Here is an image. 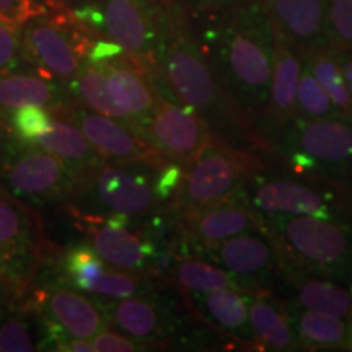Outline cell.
<instances>
[{
	"label": "cell",
	"mask_w": 352,
	"mask_h": 352,
	"mask_svg": "<svg viewBox=\"0 0 352 352\" xmlns=\"http://www.w3.org/2000/svg\"><path fill=\"white\" fill-rule=\"evenodd\" d=\"M2 176L16 197L67 202L76 199L78 183L63 162L34 144H12L2 162Z\"/></svg>",
	"instance_id": "8992f818"
},
{
	"label": "cell",
	"mask_w": 352,
	"mask_h": 352,
	"mask_svg": "<svg viewBox=\"0 0 352 352\" xmlns=\"http://www.w3.org/2000/svg\"><path fill=\"white\" fill-rule=\"evenodd\" d=\"M33 144L56 155L67 166V170L77 179L78 191L104 164L94 145L88 142L85 134L74 122L59 116H54L50 131L39 135Z\"/></svg>",
	"instance_id": "44dd1931"
},
{
	"label": "cell",
	"mask_w": 352,
	"mask_h": 352,
	"mask_svg": "<svg viewBox=\"0 0 352 352\" xmlns=\"http://www.w3.org/2000/svg\"><path fill=\"white\" fill-rule=\"evenodd\" d=\"M108 39L127 54L157 64L162 30V2L157 0H96Z\"/></svg>",
	"instance_id": "4fadbf2b"
},
{
	"label": "cell",
	"mask_w": 352,
	"mask_h": 352,
	"mask_svg": "<svg viewBox=\"0 0 352 352\" xmlns=\"http://www.w3.org/2000/svg\"><path fill=\"white\" fill-rule=\"evenodd\" d=\"M179 219L186 240L202 250L261 227L258 214L240 202L239 196L182 214Z\"/></svg>",
	"instance_id": "e0dca14e"
},
{
	"label": "cell",
	"mask_w": 352,
	"mask_h": 352,
	"mask_svg": "<svg viewBox=\"0 0 352 352\" xmlns=\"http://www.w3.org/2000/svg\"><path fill=\"white\" fill-rule=\"evenodd\" d=\"M39 12L41 8L34 0H0V20L19 28L38 16Z\"/></svg>",
	"instance_id": "d590c367"
},
{
	"label": "cell",
	"mask_w": 352,
	"mask_h": 352,
	"mask_svg": "<svg viewBox=\"0 0 352 352\" xmlns=\"http://www.w3.org/2000/svg\"><path fill=\"white\" fill-rule=\"evenodd\" d=\"M196 305L204 318H208L220 331L233 334L245 344L256 346L250 324L248 296L241 287H226L206 294H195Z\"/></svg>",
	"instance_id": "7402d4cb"
},
{
	"label": "cell",
	"mask_w": 352,
	"mask_h": 352,
	"mask_svg": "<svg viewBox=\"0 0 352 352\" xmlns=\"http://www.w3.org/2000/svg\"><path fill=\"white\" fill-rule=\"evenodd\" d=\"M303 60L341 114L352 121V96L346 85L340 54L331 46H321L303 52Z\"/></svg>",
	"instance_id": "4316f807"
},
{
	"label": "cell",
	"mask_w": 352,
	"mask_h": 352,
	"mask_svg": "<svg viewBox=\"0 0 352 352\" xmlns=\"http://www.w3.org/2000/svg\"><path fill=\"white\" fill-rule=\"evenodd\" d=\"M176 2L189 15L202 16L241 6V3L250 2V0H176Z\"/></svg>",
	"instance_id": "f35d334b"
},
{
	"label": "cell",
	"mask_w": 352,
	"mask_h": 352,
	"mask_svg": "<svg viewBox=\"0 0 352 352\" xmlns=\"http://www.w3.org/2000/svg\"><path fill=\"white\" fill-rule=\"evenodd\" d=\"M197 19L202 25L196 39L215 76L259 129L270 103L277 43V30L266 2L250 0Z\"/></svg>",
	"instance_id": "7a4b0ae2"
},
{
	"label": "cell",
	"mask_w": 352,
	"mask_h": 352,
	"mask_svg": "<svg viewBox=\"0 0 352 352\" xmlns=\"http://www.w3.org/2000/svg\"><path fill=\"white\" fill-rule=\"evenodd\" d=\"M70 212L77 215L78 227L87 233L91 248L108 266L142 272L157 258L153 240L129 228L131 215L108 214L104 219L98 214L80 212L78 209H70Z\"/></svg>",
	"instance_id": "30bf717a"
},
{
	"label": "cell",
	"mask_w": 352,
	"mask_h": 352,
	"mask_svg": "<svg viewBox=\"0 0 352 352\" xmlns=\"http://www.w3.org/2000/svg\"><path fill=\"white\" fill-rule=\"evenodd\" d=\"M287 311V310H285ZM289 321L303 346L344 347L349 346L351 331L347 324L336 316L320 314L308 308L290 307Z\"/></svg>",
	"instance_id": "d4e9b609"
},
{
	"label": "cell",
	"mask_w": 352,
	"mask_h": 352,
	"mask_svg": "<svg viewBox=\"0 0 352 352\" xmlns=\"http://www.w3.org/2000/svg\"><path fill=\"white\" fill-rule=\"evenodd\" d=\"M23 46L26 56L41 69L44 77L70 83L87 59L91 44L67 19L33 16L25 23Z\"/></svg>",
	"instance_id": "52a82bcc"
},
{
	"label": "cell",
	"mask_w": 352,
	"mask_h": 352,
	"mask_svg": "<svg viewBox=\"0 0 352 352\" xmlns=\"http://www.w3.org/2000/svg\"><path fill=\"white\" fill-rule=\"evenodd\" d=\"M109 327L140 342L155 344L170 336L171 323L165 307L148 296L111 298L104 302Z\"/></svg>",
	"instance_id": "d6986e66"
},
{
	"label": "cell",
	"mask_w": 352,
	"mask_h": 352,
	"mask_svg": "<svg viewBox=\"0 0 352 352\" xmlns=\"http://www.w3.org/2000/svg\"><path fill=\"white\" fill-rule=\"evenodd\" d=\"M261 290H246L248 315L256 346L264 349L290 351L300 346L284 307H277Z\"/></svg>",
	"instance_id": "cb8c5ba5"
},
{
	"label": "cell",
	"mask_w": 352,
	"mask_h": 352,
	"mask_svg": "<svg viewBox=\"0 0 352 352\" xmlns=\"http://www.w3.org/2000/svg\"><path fill=\"white\" fill-rule=\"evenodd\" d=\"M10 307V305H8ZM0 310V352H32L43 349L34 338V327L25 311Z\"/></svg>",
	"instance_id": "1f68e13d"
},
{
	"label": "cell",
	"mask_w": 352,
	"mask_h": 352,
	"mask_svg": "<svg viewBox=\"0 0 352 352\" xmlns=\"http://www.w3.org/2000/svg\"><path fill=\"white\" fill-rule=\"evenodd\" d=\"M157 2H164V0H157Z\"/></svg>",
	"instance_id": "ee69618b"
},
{
	"label": "cell",
	"mask_w": 352,
	"mask_h": 352,
	"mask_svg": "<svg viewBox=\"0 0 352 352\" xmlns=\"http://www.w3.org/2000/svg\"><path fill=\"white\" fill-rule=\"evenodd\" d=\"M250 204L270 215H310L320 219H341L334 215L336 197L324 195L310 184L284 178H261L254 173L246 182Z\"/></svg>",
	"instance_id": "9a60e30c"
},
{
	"label": "cell",
	"mask_w": 352,
	"mask_h": 352,
	"mask_svg": "<svg viewBox=\"0 0 352 352\" xmlns=\"http://www.w3.org/2000/svg\"><path fill=\"white\" fill-rule=\"evenodd\" d=\"M338 54H340V59H341L346 85L349 88V94L352 96V51H338Z\"/></svg>",
	"instance_id": "60d3db41"
},
{
	"label": "cell",
	"mask_w": 352,
	"mask_h": 352,
	"mask_svg": "<svg viewBox=\"0 0 352 352\" xmlns=\"http://www.w3.org/2000/svg\"><path fill=\"white\" fill-rule=\"evenodd\" d=\"M349 347H352V321H351V341H349Z\"/></svg>",
	"instance_id": "7bdbcfd3"
},
{
	"label": "cell",
	"mask_w": 352,
	"mask_h": 352,
	"mask_svg": "<svg viewBox=\"0 0 352 352\" xmlns=\"http://www.w3.org/2000/svg\"><path fill=\"white\" fill-rule=\"evenodd\" d=\"M60 280L64 285L78 289L80 284L94 279L108 267V264L100 258V254L91 248V245H77L63 254L59 263Z\"/></svg>",
	"instance_id": "d6a6232c"
},
{
	"label": "cell",
	"mask_w": 352,
	"mask_h": 352,
	"mask_svg": "<svg viewBox=\"0 0 352 352\" xmlns=\"http://www.w3.org/2000/svg\"><path fill=\"white\" fill-rule=\"evenodd\" d=\"M261 166L254 153H245L214 139L188 166L173 196L178 215L239 196Z\"/></svg>",
	"instance_id": "277c9868"
},
{
	"label": "cell",
	"mask_w": 352,
	"mask_h": 352,
	"mask_svg": "<svg viewBox=\"0 0 352 352\" xmlns=\"http://www.w3.org/2000/svg\"><path fill=\"white\" fill-rule=\"evenodd\" d=\"M54 116L39 107H25L15 109L10 118L13 134L21 142L33 144L39 135L50 131Z\"/></svg>",
	"instance_id": "e575fe53"
},
{
	"label": "cell",
	"mask_w": 352,
	"mask_h": 352,
	"mask_svg": "<svg viewBox=\"0 0 352 352\" xmlns=\"http://www.w3.org/2000/svg\"><path fill=\"white\" fill-rule=\"evenodd\" d=\"M215 138L195 109L160 96L145 126V140L165 158L188 166Z\"/></svg>",
	"instance_id": "9c48e42d"
},
{
	"label": "cell",
	"mask_w": 352,
	"mask_h": 352,
	"mask_svg": "<svg viewBox=\"0 0 352 352\" xmlns=\"http://www.w3.org/2000/svg\"><path fill=\"white\" fill-rule=\"evenodd\" d=\"M44 245L38 214L0 189V272L26 287L41 261Z\"/></svg>",
	"instance_id": "ba28073f"
},
{
	"label": "cell",
	"mask_w": 352,
	"mask_h": 352,
	"mask_svg": "<svg viewBox=\"0 0 352 352\" xmlns=\"http://www.w3.org/2000/svg\"><path fill=\"white\" fill-rule=\"evenodd\" d=\"M296 116L305 120H324V118H340L342 116L333 100L329 98L321 83L311 74V70L303 60V69L300 80L297 87V103Z\"/></svg>",
	"instance_id": "4dcf8cb0"
},
{
	"label": "cell",
	"mask_w": 352,
	"mask_h": 352,
	"mask_svg": "<svg viewBox=\"0 0 352 352\" xmlns=\"http://www.w3.org/2000/svg\"><path fill=\"white\" fill-rule=\"evenodd\" d=\"M280 270L285 271V277L296 289L298 305L336 318L352 316V290L296 266H283Z\"/></svg>",
	"instance_id": "603a6c76"
},
{
	"label": "cell",
	"mask_w": 352,
	"mask_h": 352,
	"mask_svg": "<svg viewBox=\"0 0 352 352\" xmlns=\"http://www.w3.org/2000/svg\"><path fill=\"white\" fill-rule=\"evenodd\" d=\"M33 308L39 318L51 321L69 334L91 340L109 328L104 303L88 298L69 285H47L33 294Z\"/></svg>",
	"instance_id": "2e32d148"
},
{
	"label": "cell",
	"mask_w": 352,
	"mask_h": 352,
	"mask_svg": "<svg viewBox=\"0 0 352 352\" xmlns=\"http://www.w3.org/2000/svg\"><path fill=\"white\" fill-rule=\"evenodd\" d=\"M155 170L145 165H108L104 162L80 191L90 192L96 208L109 214L144 215L158 208L160 202L155 191V179L151 182L148 171Z\"/></svg>",
	"instance_id": "7c38bea8"
},
{
	"label": "cell",
	"mask_w": 352,
	"mask_h": 352,
	"mask_svg": "<svg viewBox=\"0 0 352 352\" xmlns=\"http://www.w3.org/2000/svg\"><path fill=\"white\" fill-rule=\"evenodd\" d=\"M267 138L302 168L352 170V121L344 116L324 120L294 116Z\"/></svg>",
	"instance_id": "5b68a950"
},
{
	"label": "cell",
	"mask_w": 352,
	"mask_h": 352,
	"mask_svg": "<svg viewBox=\"0 0 352 352\" xmlns=\"http://www.w3.org/2000/svg\"><path fill=\"white\" fill-rule=\"evenodd\" d=\"M57 90L47 77L8 74L0 76V108L19 109L25 107H54Z\"/></svg>",
	"instance_id": "83f0119b"
},
{
	"label": "cell",
	"mask_w": 352,
	"mask_h": 352,
	"mask_svg": "<svg viewBox=\"0 0 352 352\" xmlns=\"http://www.w3.org/2000/svg\"><path fill=\"white\" fill-rule=\"evenodd\" d=\"M91 344L98 352H134L145 349L144 344L131 340L122 333H114L109 329H103L91 338Z\"/></svg>",
	"instance_id": "8d00e7d4"
},
{
	"label": "cell",
	"mask_w": 352,
	"mask_h": 352,
	"mask_svg": "<svg viewBox=\"0 0 352 352\" xmlns=\"http://www.w3.org/2000/svg\"><path fill=\"white\" fill-rule=\"evenodd\" d=\"M270 217V230L283 252V266H296L334 283L352 279L351 223L310 215Z\"/></svg>",
	"instance_id": "3957f363"
},
{
	"label": "cell",
	"mask_w": 352,
	"mask_h": 352,
	"mask_svg": "<svg viewBox=\"0 0 352 352\" xmlns=\"http://www.w3.org/2000/svg\"><path fill=\"white\" fill-rule=\"evenodd\" d=\"M277 32L298 51L328 46L324 36L327 0H264Z\"/></svg>",
	"instance_id": "ffe728a7"
},
{
	"label": "cell",
	"mask_w": 352,
	"mask_h": 352,
	"mask_svg": "<svg viewBox=\"0 0 352 352\" xmlns=\"http://www.w3.org/2000/svg\"><path fill=\"white\" fill-rule=\"evenodd\" d=\"M19 26L0 20V74H6L15 64L19 54Z\"/></svg>",
	"instance_id": "74e56055"
},
{
	"label": "cell",
	"mask_w": 352,
	"mask_h": 352,
	"mask_svg": "<svg viewBox=\"0 0 352 352\" xmlns=\"http://www.w3.org/2000/svg\"><path fill=\"white\" fill-rule=\"evenodd\" d=\"M25 290V285L0 272V310L8 305Z\"/></svg>",
	"instance_id": "ab89813d"
},
{
	"label": "cell",
	"mask_w": 352,
	"mask_h": 352,
	"mask_svg": "<svg viewBox=\"0 0 352 352\" xmlns=\"http://www.w3.org/2000/svg\"><path fill=\"white\" fill-rule=\"evenodd\" d=\"M324 36L336 51H352V0H327Z\"/></svg>",
	"instance_id": "836d02e7"
},
{
	"label": "cell",
	"mask_w": 352,
	"mask_h": 352,
	"mask_svg": "<svg viewBox=\"0 0 352 352\" xmlns=\"http://www.w3.org/2000/svg\"><path fill=\"white\" fill-rule=\"evenodd\" d=\"M94 2H96V0H64L65 6L72 7L74 10H76V8H78V7L88 6V3H94Z\"/></svg>",
	"instance_id": "b9f144b4"
},
{
	"label": "cell",
	"mask_w": 352,
	"mask_h": 352,
	"mask_svg": "<svg viewBox=\"0 0 352 352\" xmlns=\"http://www.w3.org/2000/svg\"><path fill=\"white\" fill-rule=\"evenodd\" d=\"M157 67L171 94L199 114L215 139L254 155L259 151H272L270 140L222 87L192 34L186 12L176 0L162 3Z\"/></svg>",
	"instance_id": "6da1fadb"
},
{
	"label": "cell",
	"mask_w": 352,
	"mask_h": 352,
	"mask_svg": "<svg viewBox=\"0 0 352 352\" xmlns=\"http://www.w3.org/2000/svg\"><path fill=\"white\" fill-rule=\"evenodd\" d=\"M173 283L188 294H206L226 287H241L230 272L217 264L197 258H182L175 263Z\"/></svg>",
	"instance_id": "f1b7e54d"
},
{
	"label": "cell",
	"mask_w": 352,
	"mask_h": 352,
	"mask_svg": "<svg viewBox=\"0 0 352 352\" xmlns=\"http://www.w3.org/2000/svg\"><path fill=\"white\" fill-rule=\"evenodd\" d=\"M204 252L215 264L230 272L241 287L245 284L246 290L252 285H259L283 267L280 245L270 228L259 227L240 233L204 248Z\"/></svg>",
	"instance_id": "5bb4252c"
},
{
	"label": "cell",
	"mask_w": 352,
	"mask_h": 352,
	"mask_svg": "<svg viewBox=\"0 0 352 352\" xmlns=\"http://www.w3.org/2000/svg\"><path fill=\"white\" fill-rule=\"evenodd\" d=\"M52 114L74 122L107 164L145 165L155 170L168 164L147 140L121 121L100 113H88L83 108L54 109Z\"/></svg>",
	"instance_id": "8fae6325"
},
{
	"label": "cell",
	"mask_w": 352,
	"mask_h": 352,
	"mask_svg": "<svg viewBox=\"0 0 352 352\" xmlns=\"http://www.w3.org/2000/svg\"><path fill=\"white\" fill-rule=\"evenodd\" d=\"M70 91L74 98L80 101L85 108L98 111L104 116L121 121L122 124L129 126L124 111L114 103L108 91V77L104 64H95L90 60H83L80 70L70 82Z\"/></svg>",
	"instance_id": "484cf974"
},
{
	"label": "cell",
	"mask_w": 352,
	"mask_h": 352,
	"mask_svg": "<svg viewBox=\"0 0 352 352\" xmlns=\"http://www.w3.org/2000/svg\"><path fill=\"white\" fill-rule=\"evenodd\" d=\"M277 30V28H276ZM303 69L302 52L277 32L274 67L271 77L270 103L264 113L259 129L274 132L296 116L297 87ZM267 134V135H270ZM264 135V134H263ZM266 135V139H267ZM271 144V142H270Z\"/></svg>",
	"instance_id": "ac0fdd59"
},
{
	"label": "cell",
	"mask_w": 352,
	"mask_h": 352,
	"mask_svg": "<svg viewBox=\"0 0 352 352\" xmlns=\"http://www.w3.org/2000/svg\"><path fill=\"white\" fill-rule=\"evenodd\" d=\"M78 290L91 292L95 296L108 298H127L138 296H151V280L144 272L135 271H108V267L94 279L80 284Z\"/></svg>",
	"instance_id": "f546056e"
}]
</instances>
